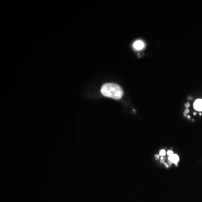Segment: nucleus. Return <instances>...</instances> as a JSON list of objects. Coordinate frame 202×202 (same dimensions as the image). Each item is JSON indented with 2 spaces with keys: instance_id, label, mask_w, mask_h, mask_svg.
Returning a JSON list of instances; mask_svg holds the SVG:
<instances>
[{
  "instance_id": "7",
  "label": "nucleus",
  "mask_w": 202,
  "mask_h": 202,
  "mask_svg": "<svg viewBox=\"0 0 202 202\" xmlns=\"http://www.w3.org/2000/svg\"><path fill=\"white\" fill-rule=\"evenodd\" d=\"M186 107H189V103H188L186 104Z\"/></svg>"
},
{
  "instance_id": "6",
  "label": "nucleus",
  "mask_w": 202,
  "mask_h": 202,
  "mask_svg": "<svg viewBox=\"0 0 202 202\" xmlns=\"http://www.w3.org/2000/svg\"><path fill=\"white\" fill-rule=\"evenodd\" d=\"M167 154H168V156H169V157H170V156H172V155L173 154V152H172V151H171V150H170V151H168L167 152Z\"/></svg>"
},
{
  "instance_id": "8",
  "label": "nucleus",
  "mask_w": 202,
  "mask_h": 202,
  "mask_svg": "<svg viewBox=\"0 0 202 202\" xmlns=\"http://www.w3.org/2000/svg\"><path fill=\"white\" fill-rule=\"evenodd\" d=\"M156 157H157V158H158V156H157H157H156Z\"/></svg>"
},
{
  "instance_id": "3",
  "label": "nucleus",
  "mask_w": 202,
  "mask_h": 202,
  "mask_svg": "<svg viewBox=\"0 0 202 202\" xmlns=\"http://www.w3.org/2000/svg\"><path fill=\"white\" fill-rule=\"evenodd\" d=\"M134 48L137 50H140L144 47V43L141 40H137L134 43Z\"/></svg>"
},
{
  "instance_id": "5",
  "label": "nucleus",
  "mask_w": 202,
  "mask_h": 202,
  "mask_svg": "<svg viewBox=\"0 0 202 202\" xmlns=\"http://www.w3.org/2000/svg\"><path fill=\"white\" fill-rule=\"evenodd\" d=\"M159 154L160 156H165V154H166V152L164 149H162L161 151L159 152Z\"/></svg>"
},
{
  "instance_id": "4",
  "label": "nucleus",
  "mask_w": 202,
  "mask_h": 202,
  "mask_svg": "<svg viewBox=\"0 0 202 202\" xmlns=\"http://www.w3.org/2000/svg\"><path fill=\"white\" fill-rule=\"evenodd\" d=\"M168 159L170 162H172L173 163H175V164H177V163L179 161V157L177 154H173L172 156H170L168 157Z\"/></svg>"
},
{
  "instance_id": "1",
  "label": "nucleus",
  "mask_w": 202,
  "mask_h": 202,
  "mask_svg": "<svg viewBox=\"0 0 202 202\" xmlns=\"http://www.w3.org/2000/svg\"><path fill=\"white\" fill-rule=\"evenodd\" d=\"M101 93L104 96L115 99H119L122 98L124 94L122 88L114 83H106L101 88Z\"/></svg>"
},
{
  "instance_id": "2",
  "label": "nucleus",
  "mask_w": 202,
  "mask_h": 202,
  "mask_svg": "<svg viewBox=\"0 0 202 202\" xmlns=\"http://www.w3.org/2000/svg\"><path fill=\"white\" fill-rule=\"evenodd\" d=\"M194 108L198 111H202V99H198L194 103Z\"/></svg>"
}]
</instances>
